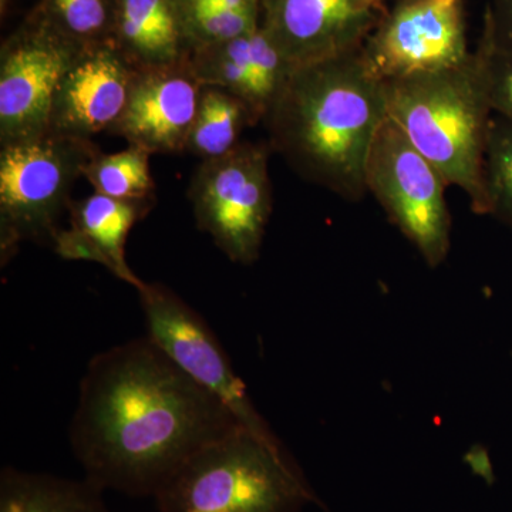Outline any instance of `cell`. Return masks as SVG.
Masks as SVG:
<instances>
[{
	"label": "cell",
	"mask_w": 512,
	"mask_h": 512,
	"mask_svg": "<svg viewBox=\"0 0 512 512\" xmlns=\"http://www.w3.org/2000/svg\"><path fill=\"white\" fill-rule=\"evenodd\" d=\"M355 2L360 6V8L373 9V6L382 2V0H355Z\"/></svg>",
	"instance_id": "d4e9b609"
},
{
	"label": "cell",
	"mask_w": 512,
	"mask_h": 512,
	"mask_svg": "<svg viewBox=\"0 0 512 512\" xmlns=\"http://www.w3.org/2000/svg\"><path fill=\"white\" fill-rule=\"evenodd\" d=\"M201 92L190 59L136 70L126 109L109 134L150 154L185 153Z\"/></svg>",
	"instance_id": "8fae6325"
},
{
	"label": "cell",
	"mask_w": 512,
	"mask_h": 512,
	"mask_svg": "<svg viewBox=\"0 0 512 512\" xmlns=\"http://www.w3.org/2000/svg\"><path fill=\"white\" fill-rule=\"evenodd\" d=\"M153 154L134 146L119 153L100 151L84 170L94 192L124 201H157L156 181L151 174Z\"/></svg>",
	"instance_id": "d6986e66"
},
{
	"label": "cell",
	"mask_w": 512,
	"mask_h": 512,
	"mask_svg": "<svg viewBox=\"0 0 512 512\" xmlns=\"http://www.w3.org/2000/svg\"><path fill=\"white\" fill-rule=\"evenodd\" d=\"M478 49L484 59L488 97L494 116L512 120V52L495 46L485 30Z\"/></svg>",
	"instance_id": "7402d4cb"
},
{
	"label": "cell",
	"mask_w": 512,
	"mask_h": 512,
	"mask_svg": "<svg viewBox=\"0 0 512 512\" xmlns=\"http://www.w3.org/2000/svg\"><path fill=\"white\" fill-rule=\"evenodd\" d=\"M268 144L242 141L227 156L201 161L188 198L198 229L234 264L258 261L271 220Z\"/></svg>",
	"instance_id": "52a82bcc"
},
{
	"label": "cell",
	"mask_w": 512,
	"mask_h": 512,
	"mask_svg": "<svg viewBox=\"0 0 512 512\" xmlns=\"http://www.w3.org/2000/svg\"><path fill=\"white\" fill-rule=\"evenodd\" d=\"M40 13L79 45L113 43L117 0H43Z\"/></svg>",
	"instance_id": "ffe728a7"
},
{
	"label": "cell",
	"mask_w": 512,
	"mask_h": 512,
	"mask_svg": "<svg viewBox=\"0 0 512 512\" xmlns=\"http://www.w3.org/2000/svg\"><path fill=\"white\" fill-rule=\"evenodd\" d=\"M83 49L40 12L2 46L0 146L49 130L57 89Z\"/></svg>",
	"instance_id": "9c48e42d"
},
{
	"label": "cell",
	"mask_w": 512,
	"mask_h": 512,
	"mask_svg": "<svg viewBox=\"0 0 512 512\" xmlns=\"http://www.w3.org/2000/svg\"><path fill=\"white\" fill-rule=\"evenodd\" d=\"M387 117L429 158L447 183L487 215L483 164L494 113L481 50L457 66L383 82Z\"/></svg>",
	"instance_id": "3957f363"
},
{
	"label": "cell",
	"mask_w": 512,
	"mask_h": 512,
	"mask_svg": "<svg viewBox=\"0 0 512 512\" xmlns=\"http://www.w3.org/2000/svg\"><path fill=\"white\" fill-rule=\"evenodd\" d=\"M104 491L84 480L5 467L0 474V512H110Z\"/></svg>",
	"instance_id": "e0dca14e"
},
{
	"label": "cell",
	"mask_w": 512,
	"mask_h": 512,
	"mask_svg": "<svg viewBox=\"0 0 512 512\" xmlns=\"http://www.w3.org/2000/svg\"><path fill=\"white\" fill-rule=\"evenodd\" d=\"M483 180L487 215L512 229V120L500 116L491 119Z\"/></svg>",
	"instance_id": "44dd1931"
},
{
	"label": "cell",
	"mask_w": 512,
	"mask_h": 512,
	"mask_svg": "<svg viewBox=\"0 0 512 512\" xmlns=\"http://www.w3.org/2000/svg\"><path fill=\"white\" fill-rule=\"evenodd\" d=\"M365 184L430 268L446 261L451 248V214L446 200L450 184L389 117L370 148Z\"/></svg>",
	"instance_id": "8992f818"
},
{
	"label": "cell",
	"mask_w": 512,
	"mask_h": 512,
	"mask_svg": "<svg viewBox=\"0 0 512 512\" xmlns=\"http://www.w3.org/2000/svg\"><path fill=\"white\" fill-rule=\"evenodd\" d=\"M386 117L383 82L359 47L296 67L264 123L269 148L296 173L356 202L367 194V157Z\"/></svg>",
	"instance_id": "7a4b0ae2"
},
{
	"label": "cell",
	"mask_w": 512,
	"mask_h": 512,
	"mask_svg": "<svg viewBox=\"0 0 512 512\" xmlns=\"http://www.w3.org/2000/svg\"><path fill=\"white\" fill-rule=\"evenodd\" d=\"M190 63L202 86L220 87L244 101L256 126L296 69L262 26L237 39L195 47Z\"/></svg>",
	"instance_id": "5bb4252c"
},
{
	"label": "cell",
	"mask_w": 512,
	"mask_h": 512,
	"mask_svg": "<svg viewBox=\"0 0 512 512\" xmlns=\"http://www.w3.org/2000/svg\"><path fill=\"white\" fill-rule=\"evenodd\" d=\"M113 43L136 70L170 66L191 56L175 0H117Z\"/></svg>",
	"instance_id": "2e32d148"
},
{
	"label": "cell",
	"mask_w": 512,
	"mask_h": 512,
	"mask_svg": "<svg viewBox=\"0 0 512 512\" xmlns=\"http://www.w3.org/2000/svg\"><path fill=\"white\" fill-rule=\"evenodd\" d=\"M484 30L495 46L512 52V0H491L485 12Z\"/></svg>",
	"instance_id": "603a6c76"
},
{
	"label": "cell",
	"mask_w": 512,
	"mask_h": 512,
	"mask_svg": "<svg viewBox=\"0 0 512 512\" xmlns=\"http://www.w3.org/2000/svg\"><path fill=\"white\" fill-rule=\"evenodd\" d=\"M157 201H124L94 192L69 208V227L60 228L52 248L66 261L103 265L137 288L141 279L127 264L126 242L134 225L150 214Z\"/></svg>",
	"instance_id": "9a60e30c"
},
{
	"label": "cell",
	"mask_w": 512,
	"mask_h": 512,
	"mask_svg": "<svg viewBox=\"0 0 512 512\" xmlns=\"http://www.w3.org/2000/svg\"><path fill=\"white\" fill-rule=\"evenodd\" d=\"M178 8H187L194 5L227 6L235 9H259L261 0H175Z\"/></svg>",
	"instance_id": "cb8c5ba5"
},
{
	"label": "cell",
	"mask_w": 512,
	"mask_h": 512,
	"mask_svg": "<svg viewBox=\"0 0 512 512\" xmlns=\"http://www.w3.org/2000/svg\"><path fill=\"white\" fill-rule=\"evenodd\" d=\"M136 291L146 320L147 338L185 375L224 403L241 426L259 436H275L200 313L165 285L141 281Z\"/></svg>",
	"instance_id": "ba28073f"
},
{
	"label": "cell",
	"mask_w": 512,
	"mask_h": 512,
	"mask_svg": "<svg viewBox=\"0 0 512 512\" xmlns=\"http://www.w3.org/2000/svg\"><path fill=\"white\" fill-rule=\"evenodd\" d=\"M134 72L114 43L84 47L57 89L49 130L87 140L109 133L126 109Z\"/></svg>",
	"instance_id": "4fadbf2b"
},
{
	"label": "cell",
	"mask_w": 512,
	"mask_h": 512,
	"mask_svg": "<svg viewBox=\"0 0 512 512\" xmlns=\"http://www.w3.org/2000/svg\"><path fill=\"white\" fill-rule=\"evenodd\" d=\"M160 512H301L323 507L276 436L239 426L195 451L154 495Z\"/></svg>",
	"instance_id": "277c9868"
},
{
	"label": "cell",
	"mask_w": 512,
	"mask_h": 512,
	"mask_svg": "<svg viewBox=\"0 0 512 512\" xmlns=\"http://www.w3.org/2000/svg\"><path fill=\"white\" fill-rule=\"evenodd\" d=\"M239 426L224 403L144 336L90 360L70 444L90 483L153 498L195 451Z\"/></svg>",
	"instance_id": "6da1fadb"
},
{
	"label": "cell",
	"mask_w": 512,
	"mask_h": 512,
	"mask_svg": "<svg viewBox=\"0 0 512 512\" xmlns=\"http://www.w3.org/2000/svg\"><path fill=\"white\" fill-rule=\"evenodd\" d=\"M261 9L262 28L295 67L359 49L376 20L355 0H261Z\"/></svg>",
	"instance_id": "7c38bea8"
},
{
	"label": "cell",
	"mask_w": 512,
	"mask_h": 512,
	"mask_svg": "<svg viewBox=\"0 0 512 512\" xmlns=\"http://www.w3.org/2000/svg\"><path fill=\"white\" fill-rule=\"evenodd\" d=\"M255 126L254 116L244 101L220 87L202 86L185 153L201 161L227 156L242 143L244 130Z\"/></svg>",
	"instance_id": "ac0fdd59"
},
{
	"label": "cell",
	"mask_w": 512,
	"mask_h": 512,
	"mask_svg": "<svg viewBox=\"0 0 512 512\" xmlns=\"http://www.w3.org/2000/svg\"><path fill=\"white\" fill-rule=\"evenodd\" d=\"M380 82L463 63L468 50L463 0H400L360 47Z\"/></svg>",
	"instance_id": "30bf717a"
},
{
	"label": "cell",
	"mask_w": 512,
	"mask_h": 512,
	"mask_svg": "<svg viewBox=\"0 0 512 512\" xmlns=\"http://www.w3.org/2000/svg\"><path fill=\"white\" fill-rule=\"evenodd\" d=\"M100 151L93 140L50 130L0 146L2 266L25 242L52 247L73 187Z\"/></svg>",
	"instance_id": "5b68a950"
}]
</instances>
